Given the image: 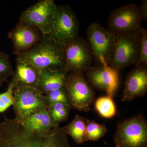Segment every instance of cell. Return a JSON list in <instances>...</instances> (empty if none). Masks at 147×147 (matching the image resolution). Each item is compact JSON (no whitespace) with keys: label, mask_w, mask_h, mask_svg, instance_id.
<instances>
[{"label":"cell","mask_w":147,"mask_h":147,"mask_svg":"<svg viewBox=\"0 0 147 147\" xmlns=\"http://www.w3.org/2000/svg\"><path fill=\"white\" fill-rule=\"evenodd\" d=\"M3 84V83H0V88H1V87L2 86Z\"/></svg>","instance_id":"4316f807"},{"label":"cell","mask_w":147,"mask_h":147,"mask_svg":"<svg viewBox=\"0 0 147 147\" xmlns=\"http://www.w3.org/2000/svg\"><path fill=\"white\" fill-rule=\"evenodd\" d=\"M57 5L54 0L40 1L22 12L19 21L38 29L44 37L49 32Z\"/></svg>","instance_id":"8fae6325"},{"label":"cell","mask_w":147,"mask_h":147,"mask_svg":"<svg viewBox=\"0 0 147 147\" xmlns=\"http://www.w3.org/2000/svg\"><path fill=\"white\" fill-rule=\"evenodd\" d=\"M86 33L96 64L110 66L117 40L116 34L96 22L90 24Z\"/></svg>","instance_id":"8992f818"},{"label":"cell","mask_w":147,"mask_h":147,"mask_svg":"<svg viewBox=\"0 0 147 147\" xmlns=\"http://www.w3.org/2000/svg\"><path fill=\"white\" fill-rule=\"evenodd\" d=\"M13 107L16 121L22 122L36 113L47 110L49 106L45 94L36 88L15 87Z\"/></svg>","instance_id":"277c9868"},{"label":"cell","mask_w":147,"mask_h":147,"mask_svg":"<svg viewBox=\"0 0 147 147\" xmlns=\"http://www.w3.org/2000/svg\"><path fill=\"white\" fill-rule=\"evenodd\" d=\"M85 72V77L93 88L113 97L120 84L119 72L107 65L96 63Z\"/></svg>","instance_id":"7c38bea8"},{"label":"cell","mask_w":147,"mask_h":147,"mask_svg":"<svg viewBox=\"0 0 147 147\" xmlns=\"http://www.w3.org/2000/svg\"><path fill=\"white\" fill-rule=\"evenodd\" d=\"M139 65L147 66V30L143 27L141 30L139 57L135 65Z\"/></svg>","instance_id":"d4e9b609"},{"label":"cell","mask_w":147,"mask_h":147,"mask_svg":"<svg viewBox=\"0 0 147 147\" xmlns=\"http://www.w3.org/2000/svg\"><path fill=\"white\" fill-rule=\"evenodd\" d=\"M13 70L8 54L0 51V83L7 82L13 75Z\"/></svg>","instance_id":"7402d4cb"},{"label":"cell","mask_w":147,"mask_h":147,"mask_svg":"<svg viewBox=\"0 0 147 147\" xmlns=\"http://www.w3.org/2000/svg\"><path fill=\"white\" fill-rule=\"evenodd\" d=\"M141 30L129 33L116 34L117 40L111 68L119 72L136 64L139 57Z\"/></svg>","instance_id":"ba28073f"},{"label":"cell","mask_w":147,"mask_h":147,"mask_svg":"<svg viewBox=\"0 0 147 147\" xmlns=\"http://www.w3.org/2000/svg\"><path fill=\"white\" fill-rule=\"evenodd\" d=\"M139 13L142 19L147 21V1L143 0L140 6L138 7Z\"/></svg>","instance_id":"484cf974"},{"label":"cell","mask_w":147,"mask_h":147,"mask_svg":"<svg viewBox=\"0 0 147 147\" xmlns=\"http://www.w3.org/2000/svg\"><path fill=\"white\" fill-rule=\"evenodd\" d=\"M71 109L68 104L61 102L55 103L48 108L47 112L56 128L67 120Z\"/></svg>","instance_id":"d6986e66"},{"label":"cell","mask_w":147,"mask_h":147,"mask_svg":"<svg viewBox=\"0 0 147 147\" xmlns=\"http://www.w3.org/2000/svg\"><path fill=\"white\" fill-rule=\"evenodd\" d=\"M79 22L76 13L68 5H57L48 34L42 38L65 46L78 36Z\"/></svg>","instance_id":"3957f363"},{"label":"cell","mask_w":147,"mask_h":147,"mask_svg":"<svg viewBox=\"0 0 147 147\" xmlns=\"http://www.w3.org/2000/svg\"><path fill=\"white\" fill-rule=\"evenodd\" d=\"M86 119L82 116L76 115L71 122L61 127L65 133L70 136L77 144H81L87 142L86 137Z\"/></svg>","instance_id":"ac0fdd59"},{"label":"cell","mask_w":147,"mask_h":147,"mask_svg":"<svg viewBox=\"0 0 147 147\" xmlns=\"http://www.w3.org/2000/svg\"><path fill=\"white\" fill-rule=\"evenodd\" d=\"M108 131L105 125L100 124L94 121L86 119V137L87 141L97 142L104 137Z\"/></svg>","instance_id":"44dd1931"},{"label":"cell","mask_w":147,"mask_h":147,"mask_svg":"<svg viewBox=\"0 0 147 147\" xmlns=\"http://www.w3.org/2000/svg\"><path fill=\"white\" fill-rule=\"evenodd\" d=\"M147 92V66L136 65L126 75L121 100L129 102L143 97Z\"/></svg>","instance_id":"5bb4252c"},{"label":"cell","mask_w":147,"mask_h":147,"mask_svg":"<svg viewBox=\"0 0 147 147\" xmlns=\"http://www.w3.org/2000/svg\"><path fill=\"white\" fill-rule=\"evenodd\" d=\"M8 36L11 40L13 53L16 56L26 53L42 38L38 29L20 21L9 33Z\"/></svg>","instance_id":"4fadbf2b"},{"label":"cell","mask_w":147,"mask_h":147,"mask_svg":"<svg viewBox=\"0 0 147 147\" xmlns=\"http://www.w3.org/2000/svg\"><path fill=\"white\" fill-rule=\"evenodd\" d=\"M65 46L46 38H42L28 52L18 55L40 70L50 68L64 70Z\"/></svg>","instance_id":"7a4b0ae2"},{"label":"cell","mask_w":147,"mask_h":147,"mask_svg":"<svg viewBox=\"0 0 147 147\" xmlns=\"http://www.w3.org/2000/svg\"><path fill=\"white\" fill-rule=\"evenodd\" d=\"M45 95L46 102L49 107L59 102L68 104L66 94L63 88L49 92Z\"/></svg>","instance_id":"603a6c76"},{"label":"cell","mask_w":147,"mask_h":147,"mask_svg":"<svg viewBox=\"0 0 147 147\" xmlns=\"http://www.w3.org/2000/svg\"><path fill=\"white\" fill-rule=\"evenodd\" d=\"M68 72L64 69L53 70L50 68L41 69L37 88L43 94L63 87Z\"/></svg>","instance_id":"2e32d148"},{"label":"cell","mask_w":147,"mask_h":147,"mask_svg":"<svg viewBox=\"0 0 147 147\" xmlns=\"http://www.w3.org/2000/svg\"><path fill=\"white\" fill-rule=\"evenodd\" d=\"M143 19L138 7L128 4L113 10L109 15L108 29L115 34H125L140 31Z\"/></svg>","instance_id":"30bf717a"},{"label":"cell","mask_w":147,"mask_h":147,"mask_svg":"<svg viewBox=\"0 0 147 147\" xmlns=\"http://www.w3.org/2000/svg\"><path fill=\"white\" fill-rule=\"evenodd\" d=\"M95 108L100 116L105 118L113 117L117 114V108L113 97L107 95L98 98Z\"/></svg>","instance_id":"ffe728a7"},{"label":"cell","mask_w":147,"mask_h":147,"mask_svg":"<svg viewBox=\"0 0 147 147\" xmlns=\"http://www.w3.org/2000/svg\"><path fill=\"white\" fill-rule=\"evenodd\" d=\"M20 123L24 128L31 131H48L56 128L47 110L36 113Z\"/></svg>","instance_id":"e0dca14e"},{"label":"cell","mask_w":147,"mask_h":147,"mask_svg":"<svg viewBox=\"0 0 147 147\" xmlns=\"http://www.w3.org/2000/svg\"><path fill=\"white\" fill-rule=\"evenodd\" d=\"M16 69L11 82L14 88L29 86L36 88L40 70L19 56H16Z\"/></svg>","instance_id":"9a60e30c"},{"label":"cell","mask_w":147,"mask_h":147,"mask_svg":"<svg viewBox=\"0 0 147 147\" xmlns=\"http://www.w3.org/2000/svg\"><path fill=\"white\" fill-rule=\"evenodd\" d=\"M64 70L67 72L83 73L92 65L94 55L88 41L77 36L65 47Z\"/></svg>","instance_id":"9c48e42d"},{"label":"cell","mask_w":147,"mask_h":147,"mask_svg":"<svg viewBox=\"0 0 147 147\" xmlns=\"http://www.w3.org/2000/svg\"><path fill=\"white\" fill-rule=\"evenodd\" d=\"M14 86L10 82L5 92L0 94V113H4L13 102V91Z\"/></svg>","instance_id":"cb8c5ba5"},{"label":"cell","mask_w":147,"mask_h":147,"mask_svg":"<svg viewBox=\"0 0 147 147\" xmlns=\"http://www.w3.org/2000/svg\"><path fill=\"white\" fill-rule=\"evenodd\" d=\"M0 147H70L61 127L48 131H31L15 119L5 115L0 122Z\"/></svg>","instance_id":"6da1fadb"},{"label":"cell","mask_w":147,"mask_h":147,"mask_svg":"<svg viewBox=\"0 0 147 147\" xmlns=\"http://www.w3.org/2000/svg\"><path fill=\"white\" fill-rule=\"evenodd\" d=\"M63 88L71 109L85 113L90 110L95 93L84 73L69 72Z\"/></svg>","instance_id":"52a82bcc"},{"label":"cell","mask_w":147,"mask_h":147,"mask_svg":"<svg viewBox=\"0 0 147 147\" xmlns=\"http://www.w3.org/2000/svg\"><path fill=\"white\" fill-rule=\"evenodd\" d=\"M115 147H147V122L142 115L117 123L114 137Z\"/></svg>","instance_id":"5b68a950"}]
</instances>
